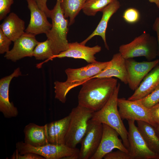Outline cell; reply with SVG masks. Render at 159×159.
<instances>
[{
    "mask_svg": "<svg viewBox=\"0 0 159 159\" xmlns=\"http://www.w3.org/2000/svg\"><path fill=\"white\" fill-rule=\"evenodd\" d=\"M127 85L135 90L146 75L159 64V59L153 61L138 62L132 58L125 59Z\"/></svg>",
    "mask_w": 159,
    "mask_h": 159,
    "instance_id": "8fae6325",
    "label": "cell"
},
{
    "mask_svg": "<svg viewBox=\"0 0 159 159\" xmlns=\"http://www.w3.org/2000/svg\"><path fill=\"white\" fill-rule=\"evenodd\" d=\"M128 122V153L132 159H158L157 155L148 147L135 125V121L129 120Z\"/></svg>",
    "mask_w": 159,
    "mask_h": 159,
    "instance_id": "9c48e42d",
    "label": "cell"
},
{
    "mask_svg": "<svg viewBox=\"0 0 159 159\" xmlns=\"http://www.w3.org/2000/svg\"><path fill=\"white\" fill-rule=\"evenodd\" d=\"M151 116L155 122L159 124V103L149 108Z\"/></svg>",
    "mask_w": 159,
    "mask_h": 159,
    "instance_id": "836d02e7",
    "label": "cell"
},
{
    "mask_svg": "<svg viewBox=\"0 0 159 159\" xmlns=\"http://www.w3.org/2000/svg\"><path fill=\"white\" fill-rule=\"evenodd\" d=\"M0 29L5 35L14 42L25 32V22L15 13L11 12L0 24Z\"/></svg>",
    "mask_w": 159,
    "mask_h": 159,
    "instance_id": "44dd1931",
    "label": "cell"
},
{
    "mask_svg": "<svg viewBox=\"0 0 159 159\" xmlns=\"http://www.w3.org/2000/svg\"><path fill=\"white\" fill-rule=\"evenodd\" d=\"M143 104L149 108L159 103V86L149 95L140 99Z\"/></svg>",
    "mask_w": 159,
    "mask_h": 159,
    "instance_id": "4316f807",
    "label": "cell"
},
{
    "mask_svg": "<svg viewBox=\"0 0 159 159\" xmlns=\"http://www.w3.org/2000/svg\"><path fill=\"white\" fill-rule=\"evenodd\" d=\"M137 127L149 149L155 153L159 159V138L154 127L142 121H137Z\"/></svg>",
    "mask_w": 159,
    "mask_h": 159,
    "instance_id": "603a6c76",
    "label": "cell"
},
{
    "mask_svg": "<svg viewBox=\"0 0 159 159\" xmlns=\"http://www.w3.org/2000/svg\"><path fill=\"white\" fill-rule=\"evenodd\" d=\"M26 1H27V0H26Z\"/></svg>",
    "mask_w": 159,
    "mask_h": 159,
    "instance_id": "74e56055",
    "label": "cell"
},
{
    "mask_svg": "<svg viewBox=\"0 0 159 159\" xmlns=\"http://www.w3.org/2000/svg\"><path fill=\"white\" fill-rule=\"evenodd\" d=\"M28 7L30 12L29 23L25 32L35 35L44 33L51 29L52 24L47 19L46 14L38 6L33 0H27Z\"/></svg>",
    "mask_w": 159,
    "mask_h": 159,
    "instance_id": "2e32d148",
    "label": "cell"
},
{
    "mask_svg": "<svg viewBox=\"0 0 159 159\" xmlns=\"http://www.w3.org/2000/svg\"><path fill=\"white\" fill-rule=\"evenodd\" d=\"M116 79L95 78L81 84L78 95V104L94 112L102 108L108 100L117 85Z\"/></svg>",
    "mask_w": 159,
    "mask_h": 159,
    "instance_id": "6da1fadb",
    "label": "cell"
},
{
    "mask_svg": "<svg viewBox=\"0 0 159 159\" xmlns=\"http://www.w3.org/2000/svg\"><path fill=\"white\" fill-rule=\"evenodd\" d=\"M14 0H0V20L6 17L10 12L11 6Z\"/></svg>",
    "mask_w": 159,
    "mask_h": 159,
    "instance_id": "f1b7e54d",
    "label": "cell"
},
{
    "mask_svg": "<svg viewBox=\"0 0 159 159\" xmlns=\"http://www.w3.org/2000/svg\"><path fill=\"white\" fill-rule=\"evenodd\" d=\"M120 88V84L118 83L108 100L102 108L94 112L91 120L97 123L106 124L115 130L128 151L129 144L128 131L123 124L118 109L117 100Z\"/></svg>",
    "mask_w": 159,
    "mask_h": 159,
    "instance_id": "3957f363",
    "label": "cell"
},
{
    "mask_svg": "<svg viewBox=\"0 0 159 159\" xmlns=\"http://www.w3.org/2000/svg\"><path fill=\"white\" fill-rule=\"evenodd\" d=\"M35 36L25 32L14 42L13 47L6 53L4 57L16 62L25 57H32L34 50L39 42Z\"/></svg>",
    "mask_w": 159,
    "mask_h": 159,
    "instance_id": "4fadbf2b",
    "label": "cell"
},
{
    "mask_svg": "<svg viewBox=\"0 0 159 159\" xmlns=\"http://www.w3.org/2000/svg\"><path fill=\"white\" fill-rule=\"evenodd\" d=\"M24 142L34 147L42 146L48 143L45 125L39 126L30 123L24 127Z\"/></svg>",
    "mask_w": 159,
    "mask_h": 159,
    "instance_id": "7402d4cb",
    "label": "cell"
},
{
    "mask_svg": "<svg viewBox=\"0 0 159 159\" xmlns=\"http://www.w3.org/2000/svg\"><path fill=\"white\" fill-rule=\"evenodd\" d=\"M70 115L45 124L48 143L54 144H65V140L68 128Z\"/></svg>",
    "mask_w": 159,
    "mask_h": 159,
    "instance_id": "ac0fdd59",
    "label": "cell"
},
{
    "mask_svg": "<svg viewBox=\"0 0 159 159\" xmlns=\"http://www.w3.org/2000/svg\"><path fill=\"white\" fill-rule=\"evenodd\" d=\"M102 125V135L100 145L91 159H102L114 149L128 153V150L119 138L118 132L108 125Z\"/></svg>",
    "mask_w": 159,
    "mask_h": 159,
    "instance_id": "7c38bea8",
    "label": "cell"
},
{
    "mask_svg": "<svg viewBox=\"0 0 159 159\" xmlns=\"http://www.w3.org/2000/svg\"><path fill=\"white\" fill-rule=\"evenodd\" d=\"M86 0H62L61 8L64 15L69 18V26L73 24L75 19L82 9Z\"/></svg>",
    "mask_w": 159,
    "mask_h": 159,
    "instance_id": "cb8c5ba5",
    "label": "cell"
},
{
    "mask_svg": "<svg viewBox=\"0 0 159 159\" xmlns=\"http://www.w3.org/2000/svg\"><path fill=\"white\" fill-rule=\"evenodd\" d=\"M12 159H44L43 157L37 154L28 152L20 154L16 150L11 157Z\"/></svg>",
    "mask_w": 159,
    "mask_h": 159,
    "instance_id": "4dcf8cb0",
    "label": "cell"
},
{
    "mask_svg": "<svg viewBox=\"0 0 159 159\" xmlns=\"http://www.w3.org/2000/svg\"><path fill=\"white\" fill-rule=\"evenodd\" d=\"M62 0H57L53 9L51 10L50 18L52 27L46 34L50 43L54 55L66 50L69 48L67 38L69 21L66 18L61 8Z\"/></svg>",
    "mask_w": 159,
    "mask_h": 159,
    "instance_id": "277c9868",
    "label": "cell"
},
{
    "mask_svg": "<svg viewBox=\"0 0 159 159\" xmlns=\"http://www.w3.org/2000/svg\"><path fill=\"white\" fill-rule=\"evenodd\" d=\"M149 1L155 4L157 7L159 9V0H148Z\"/></svg>",
    "mask_w": 159,
    "mask_h": 159,
    "instance_id": "d590c367",
    "label": "cell"
},
{
    "mask_svg": "<svg viewBox=\"0 0 159 159\" xmlns=\"http://www.w3.org/2000/svg\"><path fill=\"white\" fill-rule=\"evenodd\" d=\"M117 106L122 120L143 121L154 127L157 125L151 116L149 108L143 104L140 99L131 101L124 98H118Z\"/></svg>",
    "mask_w": 159,
    "mask_h": 159,
    "instance_id": "ba28073f",
    "label": "cell"
},
{
    "mask_svg": "<svg viewBox=\"0 0 159 159\" xmlns=\"http://www.w3.org/2000/svg\"><path fill=\"white\" fill-rule=\"evenodd\" d=\"M109 61L96 62L80 68H68L65 72L67 78L64 82L56 81L54 83L55 97L63 103L66 102V95L73 88L81 84L97 75L107 66Z\"/></svg>",
    "mask_w": 159,
    "mask_h": 159,
    "instance_id": "7a4b0ae2",
    "label": "cell"
},
{
    "mask_svg": "<svg viewBox=\"0 0 159 159\" xmlns=\"http://www.w3.org/2000/svg\"><path fill=\"white\" fill-rule=\"evenodd\" d=\"M94 112L79 105L72 109L69 114L70 119L65 138L66 145L75 148L80 143Z\"/></svg>",
    "mask_w": 159,
    "mask_h": 159,
    "instance_id": "8992f818",
    "label": "cell"
},
{
    "mask_svg": "<svg viewBox=\"0 0 159 159\" xmlns=\"http://www.w3.org/2000/svg\"><path fill=\"white\" fill-rule=\"evenodd\" d=\"M120 4L117 0H115L107 6L102 11V18L93 32L86 39L80 43L85 45L86 43L95 36H100L103 41L105 48L109 50L106 38V32L108 22L113 15L120 8Z\"/></svg>",
    "mask_w": 159,
    "mask_h": 159,
    "instance_id": "d6986e66",
    "label": "cell"
},
{
    "mask_svg": "<svg viewBox=\"0 0 159 159\" xmlns=\"http://www.w3.org/2000/svg\"><path fill=\"white\" fill-rule=\"evenodd\" d=\"M122 17L124 20L129 24L138 22L140 18V14L138 10L134 8H129L124 12Z\"/></svg>",
    "mask_w": 159,
    "mask_h": 159,
    "instance_id": "83f0119b",
    "label": "cell"
},
{
    "mask_svg": "<svg viewBox=\"0 0 159 159\" xmlns=\"http://www.w3.org/2000/svg\"><path fill=\"white\" fill-rule=\"evenodd\" d=\"M21 75L20 68H17L11 74L0 80V111L6 118L15 117L18 115L17 108L9 101V88L12 80Z\"/></svg>",
    "mask_w": 159,
    "mask_h": 159,
    "instance_id": "9a60e30c",
    "label": "cell"
},
{
    "mask_svg": "<svg viewBox=\"0 0 159 159\" xmlns=\"http://www.w3.org/2000/svg\"><path fill=\"white\" fill-rule=\"evenodd\" d=\"M119 51L125 59L144 57L152 61L158 54L157 40L149 34L143 32L129 43L120 45Z\"/></svg>",
    "mask_w": 159,
    "mask_h": 159,
    "instance_id": "5b68a950",
    "label": "cell"
},
{
    "mask_svg": "<svg viewBox=\"0 0 159 159\" xmlns=\"http://www.w3.org/2000/svg\"><path fill=\"white\" fill-rule=\"evenodd\" d=\"M54 54L51 44L48 39L43 42H39L34 50L33 54V56L36 59H46L37 65L38 68L40 67L43 64L46 62Z\"/></svg>",
    "mask_w": 159,
    "mask_h": 159,
    "instance_id": "d4e9b609",
    "label": "cell"
},
{
    "mask_svg": "<svg viewBox=\"0 0 159 159\" xmlns=\"http://www.w3.org/2000/svg\"><path fill=\"white\" fill-rule=\"evenodd\" d=\"M102 132V124L89 120L86 131L80 143L79 159H91L98 148Z\"/></svg>",
    "mask_w": 159,
    "mask_h": 159,
    "instance_id": "30bf717a",
    "label": "cell"
},
{
    "mask_svg": "<svg viewBox=\"0 0 159 159\" xmlns=\"http://www.w3.org/2000/svg\"><path fill=\"white\" fill-rule=\"evenodd\" d=\"M154 127L158 136L159 138V124H157Z\"/></svg>",
    "mask_w": 159,
    "mask_h": 159,
    "instance_id": "8d00e7d4",
    "label": "cell"
},
{
    "mask_svg": "<svg viewBox=\"0 0 159 159\" xmlns=\"http://www.w3.org/2000/svg\"><path fill=\"white\" fill-rule=\"evenodd\" d=\"M152 29L156 33L158 47V54L159 55V16L155 19L153 25Z\"/></svg>",
    "mask_w": 159,
    "mask_h": 159,
    "instance_id": "e575fe53",
    "label": "cell"
},
{
    "mask_svg": "<svg viewBox=\"0 0 159 159\" xmlns=\"http://www.w3.org/2000/svg\"><path fill=\"white\" fill-rule=\"evenodd\" d=\"M113 77L118 78L125 84H127L125 59L119 52L113 55L104 69L91 79Z\"/></svg>",
    "mask_w": 159,
    "mask_h": 159,
    "instance_id": "e0dca14e",
    "label": "cell"
},
{
    "mask_svg": "<svg viewBox=\"0 0 159 159\" xmlns=\"http://www.w3.org/2000/svg\"><path fill=\"white\" fill-rule=\"evenodd\" d=\"M101 47L97 45L90 47L77 42L69 43V48L56 55H53L47 62L57 58L70 57L82 59L89 63L96 62L95 55L101 50Z\"/></svg>",
    "mask_w": 159,
    "mask_h": 159,
    "instance_id": "5bb4252c",
    "label": "cell"
},
{
    "mask_svg": "<svg viewBox=\"0 0 159 159\" xmlns=\"http://www.w3.org/2000/svg\"></svg>",
    "mask_w": 159,
    "mask_h": 159,
    "instance_id": "f35d334b",
    "label": "cell"
},
{
    "mask_svg": "<svg viewBox=\"0 0 159 159\" xmlns=\"http://www.w3.org/2000/svg\"><path fill=\"white\" fill-rule=\"evenodd\" d=\"M115 0H86L82 9L84 13L88 16H94L102 11L108 4Z\"/></svg>",
    "mask_w": 159,
    "mask_h": 159,
    "instance_id": "484cf974",
    "label": "cell"
},
{
    "mask_svg": "<svg viewBox=\"0 0 159 159\" xmlns=\"http://www.w3.org/2000/svg\"><path fill=\"white\" fill-rule=\"evenodd\" d=\"M159 86V64L145 77L133 94L127 100H135L145 97Z\"/></svg>",
    "mask_w": 159,
    "mask_h": 159,
    "instance_id": "ffe728a7",
    "label": "cell"
},
{
    "mask_svg": "<svg viewBox=\"0 0 159 159\" xmlns=\"http://www.w3.org/2000/svg\"><path fill=\"white\" fill-rule=\"evenodd\" d=\"M12 42L0 29V54H3L9 51V47Z\"/></svg>",
    "mask_w": 159,
    "mask_h": 159,
    "instance_id": "f546056e",
    "label": "cell"
},
{
    "mask_svg": "<svg viewBox=\"0 0 159 159\" xmlns=\"http://www.w3.org/2000/svg\"><path fill=\"white\" fill-rule=\"evenodd\" d=\"M33 0L35 2L38 7L44 12L47 17L50 18L51 10L47 6V0Z\"/></svg>",
    "mask_w": 159,
    "mask_h": 159,
    "instance_id": "d6a6232c",
    "label": "cell"
},
{
    "mask_svg": "<svg viewBox=\"0 0 159 159\" xmlns=\"http://www.w3.org/2000/svg\"><path fill=\"white\" fill-rule=\"evenodd\" d=\"M16 150L20 154L28 152L39 155L46 159H78L80 150L69 147L65 144L51 143L39 147L27 144L22 141L16 144Z\"/></svg>",
    "mask_w": 159,
    "mask_h": 159,
    "instance_id": "52a82bcc",
    "label": "cell"
},
{
    "mask_svg": "<svg viewBox=\"0 0 159 159\" xmlns=\"http://www.w3.org/2000/svg\"><path fill=\"white\" fill-rule=\"evenodd\" d=\"M103 158L105 159H132L128 153L119 150L107 154Z\"/></svg>",
    "mask_w": 159,
    "mask_h": 159,
    "instance_id": "1f68e13d",
    "label": "cell"
}]
</instances>
